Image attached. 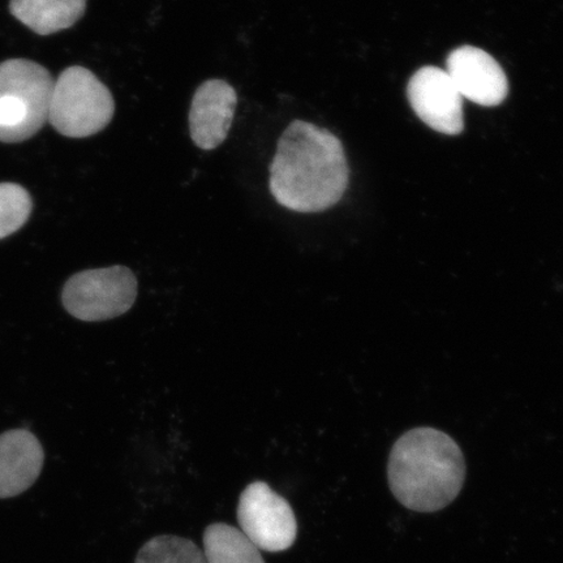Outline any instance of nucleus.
<instances>
[{
	"label": "nucleus",
	"mask_w": 563,
	"mask_h": 563,
	"mask_svg": "<svg viewBox=\"0 0 563 563\" xmlns=\"http://www.w3.org/2000/svg\"><path fill=\"white\" fill-rule=\"evenodd\" d=\"M32 213V199L26 189L15 183H0V239L24 227Z\"/></svg>",
	"instance_id": "4468645a"
},
{
	"label": "nucleus",
	"mask_w": 563,
	"mask_h": 563,
	"mask_svg": "<svg viewBox=\"0 0 563 563\" xmlns=\"http://www.w3.org/2000/svg\"><path fill=\"white\" fill-rule=\"evenodd\" d=\"M387 477L394 497L405 508L433 512L460 495L466 462L457 443L439 429L413 428L391 449Z\"/></svg>",
	"instance_id": "f03ea898"
},
{
	"label": "nucleus",
	"mask_w": 563,
	"mask_h": 563,
	"mask_svg": "<svg viewBox=\"0 0 563 563\" xmlns=\"http://www.w3.org/2000/svg\"><path fill=\"white\" fill-rule=\"evenodd\" d=\"M349 176L341 140L319 125L294 121L278 140L269 187L279 206L319 213L340 202Z\"/></svg>",
	"instance_id": "f257e3e1"
},
{
	"label": "nucleus",
	"mask_w": 563,
	"mask_h": 563,
	"mask_svg": "<svg viewBox=\"0 0 563 563\" xmlns=\"http://www.w3.org/2000/svg\"><path fill=\"white\" fill-rule=\"evenodd\" d=\"M446 73L463 98L481 106L501 104L509 81L498 62L474 46H462L449 55Z\"/></svg>",
	"instance_id": "6e6552de"
},
{
	"label": "nucleus",
	"mask_w": 563,
	"mask_h": 563,
	"mask_svg": "<svg viewBox=\"0 0 563 563\" xmlns=\"http://www.w3.org/2000/svg\"><path fill=\"white\" fill-rule=\"evenodd\" d=\"M137 297V280L129 267L111 266L75 274L63 288V306L75 319L97 322L130 311Z\"/></svg>",
	"instance_id": "39448f33"
},
{
	"label": "nucleus",
	"mask_w": 563,
	"mask_h": 563,
	"mask_svg": "<svg viewBox=\"0 0 563 563\" xmlns=\"http://www.w3.org/2000/svg\"><path fill=\"white\" fill-rule=\"evenodd\" d=\"M87 0H11L10 11L21 23L41 35L74 26L86 13Z\"/></svg>",
	"instance_id": "9b49d317"
},
{
	"label": "nucleus",
	"mask_w": 563,
	"mask_h": 563,
	"mask_svg": "<svg viewBox=\"0 0 563 563\" xmlns=\"http://www.w3.org/2000/svg\"><path fill=\"white\" fill-rule=\"evenodd\" d=\"M44 457L40 441L26 429L0 435V499L30 489L41 474Z\"/></svg>",
	"instance_id": "9d476101"
},
{
	"label": "nucleus",
	"mask_w": 563,
	"mask_h": 563,
	"mask_svg": "<svg viewBox=\"0 0 563 563\" xmlns=\"http://www.w3.org/2000/svg\"><path fill=\"white\" fill-rule=\"evenodd\" d=\"M114 114L111 91L91 70L69 67L54 82L48 122L60 135L93 136L110 124Z\"/></svg>",
	"instance_id": "20e7f679"
},
{
	"label": "nucleus",
	"mask_w": 563,
	"mask_h": 563,
	"mask_svg": "<svg viewBox=\"0 0 563 563\" xmlns=\"http://www.w3.org/2000/svg\"><path fill=\"white\" fill-rule=\"evenodd\" d=\"M207 563H265L262 551L238 528L214 523L203 532Z\"/></svg>",
	"instance_id": "f8f14e48"
},
{
	"label": "nucleus",
	"mask_w": 563,
	"mask_h": 563,
	"mask_svg": "<svg viewBox=\"0 0 563 563\" xmlns=\"http://www.w3.org/2000/svg\"><path fill=\"white\" fill-rule=\"evenodd\" d=\"M135 563H207V559L194 541L162 534L146 541Z\"/></svg>",
	"instance_id": "ddd939ff"
},
{
	"label": "nucleus",
	"mask_w": 563,
	"mask_h": 563,
	"mask_svg": "<svg viewBox=\"0 0 563 563\" xmlns=\"http://www.w3.org/2000/svg\"><path fill=\"white\" fill-rule=\"evenodd\" d=\"M238 522L260 551H287L297 540L298 523L284 497L264 482L249 485L239 498Z\"/></svg>",
	"instance_id": "423d86ee"
},
{
	"label": "nucleus",
	"mask_w": 563,
	"mask_h": 563,
	"mask_svg": "<svg viewBox=\"0 0 563 563\" xmlns=\"http://www.w3.org/2000/svg\"><path fill=\"white\" fill-rule=\"evenodd\" d=\"M54 80L27 59L0 63V141L23 143L48 122Z\"/></svg>",
	"instance_id": "7ed1b4c3"
},
{
	"label": "nucleus",
	"mask_w": 563,
	"mask_h": 563,
	"mask_svg": "<svg viewBox=\"0 0 563 563\" xmlns=\"http://www.w3.org/2000/svg\"><path fill=\"white\" fill-rule=\"evenodd\" d=\"M238 95L223 80H208L195 91L189 110V132L196 146L213 151L228 139L234 121Z\"/></svg>",
	"instance_id": "1a4fd4ad"
},
{
	"label": "nucleus",
	"mask_w": 563,
	"mask_h": 563,
	"mask_svg": "<svg viewBox=\"0 0 563 563\" xmlns=\"http://www.w3.org/2000/svg\"><path fill=\"white\" fill-rule=\"evenodd\" d=\"M407 95L413 111L432 130L452 136L463 131V97L445 69L420 68L408 82Z\"/></svg>",
	"instance_id": "0eeeda50"
}]
</instances>
